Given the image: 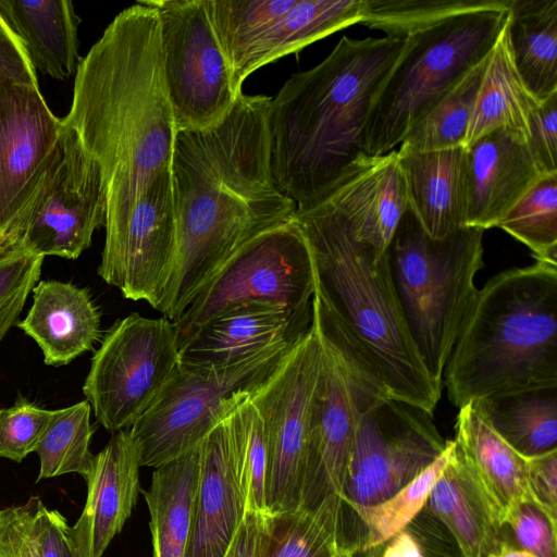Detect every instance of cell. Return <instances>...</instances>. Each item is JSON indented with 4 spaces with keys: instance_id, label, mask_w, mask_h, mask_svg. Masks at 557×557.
<instances>
[{
    "instance_id": "24",
    "label": "cell",
    "mask_w": 557,
    "mask_h": 557,
    "mask_svg": "<svg viewBox=\"0 0 557 557\" xmlns=\"http://www.w3.org/2000/svg\"><path fill=\"white\" fill-rule=\"evenodd\" d=\"M247 512L226 421L201 442V466L185 557H224Z\"/></svg>"
},
{
    "instance_id": "21",
    "label": "cell",
    "mask_w": 557,
    "mask_h": 557,
    "mask_svg": "<svg viewBox=\"0 0 557 557\" xmlns=\"http://www.w3.org/2000/svg\"><path fill=\"white\" fill-rule=\"evenodd\" d=\"M140 450L129 429L116 432L94 457L84 510L72 527L75 545L101 557L131 516L139 492Z\"/></svg>"
},
{
    "instance_id": "31",
    "label": "cell",
    "mask_w": 557,
    "mask_h": 557,
    "mask_svg": "<svg viewBox=\"0 0 557 557\" xmlns=\"http://www.w3.org/2000/svg\"><path fill=\"white\" fill-rule=\"evenodd\" d=\"M539 102L516 70L505 25L486 58L466 146L498 128L518 132L528 139L530 119Z\"/></svg>"
},
{
    "instance_id": "7",
    "label": "cell",
    "mask_w": 557,
    "mask_h": 557,
    "mask_svg": "<svg viewBox=\"0 0 557 557\" xmlns=\"http://www.w3.org/2000/svg\"><path fill=\"white\" fill-rule=\"evenodd\" d=\"M483 234L462 227L433 238L408 209L387 248L404 315L417 349L433 380L443 372L473 307L483 268Z\"/></svg>"
},
{
    "instance_id": "5",
    "label": "cell",
    "mask_w": 557,
    "mask_h": 557,
    "mask_svg": "<svg viewBox=\"0 0 557 557\" xmlns=\"http://www.w3.org/2000/svg\"><path fill=\"white\" fill-rule=\"evenodd\" d=\"M443 385L458 409L492 396L557 387V264L509 269L479 289Z\"/></svg>"
},
{
    "instance_id": "38",
    "label": "cell",
    "mask_w": 557,
    "mask_h": 557,
    "mask_svg": "<svg viewBox=\"0 0 557 557\" xmlns=\"http://www.w3.org/2000/svg\"><path fill=\"white\" fill-rule=\"evenodd\" d=\"M496 227L525 245L535 261L557 264V173L543 175Z\"/></svg>"
},
{
    "instance_id": "23",
    "label": "cell",
    "mask_w": 557,
    "mask_h": 557,
    "mask_svg": "<svg viewBox=\"0 0 557 557\" xmlns=\"http://www.w3.org/2000/svg\"><path fill=\"white\" fill-rule=\"evenodd\" d=\"M455 446L499 528L519 504L532 503L527 459L488 423L474 401L459 408Z\"/></svg>"
},
{
    "instance_id": "12",
    "label": "cell",
    "mask_w": 557,
    "mask_h": 557,
    "mask_svg": "<svg viewBox=\"0 0 557 557\" xmlns=\"http://www.w3.org/2000/svg\"><path fill=\"white\" fill-rule=\"evenodd\" d=\"M234 87L253 71L360 23L364 0H205Z\"/></svg>"
},
{
    "instance_id": "10",
    "label": "cell",
    "mask_w": 557,
    "mask_h": 557,
    "mask_svg": "<svg viewBox=\"0 0 557 557\" xmlns=\"http://www.w3.org/2000/svg\"><path fill=\"white\" fill-rule=\"evenodd\" d=\"M61 122L59 150L4 243L42 258L76 259L106 223L107 194L98 161Z\"/></svg>"
},
{
    "instance_id": "39",
    "label": "cell",
    "mask_w": 557,
    "mask_h": 557,
    "mask_svg": "<svg viewBox=\"0 0 557 557\" xmlns=\"http://www.w3.org/2000/svg\"><path fill=\"white\" fill-rule=\"evenodd\" d=\"M497 0H364L360 24L403 38L447 17L486 8Z\"/></svg>"
},
{
    "instance_id": "32",
    "label": "cell",
    "mask_w": 557,
    "mask_h": 557,
    "mask_svg": "<svg viewBox=\"0 0 557 557\" xmlns=\"http://www.w3.org/2000/svg\"><path fill=\"white\" fill-rule=\"evenodd\" d=\"M516 70L542 101L557 92V0H509L506 24Z\"/></svg>"
},
{
    "instance_id": "11",
    "label": "cell",
    "mask_w": 557,
    "mask_h": 557,
    "mask_svg": "<svg viewBox=\"0 0 557 557\" xmlns=\"http://www.w3.org/2000/svg\"><path fill=\"white\" fill-rule=\"evenodd\" d=\"M181 360L174 324L131 313L103 335L83 385L97 421L110 432L149 409Z\"/></svg>"
},
{
    "instance_id": "36",
    "label": "cell",
    "mask_w": 557,
    "mask_h": 557,
    "mask_svg": "<svg viewBox=\"0 0 557 557\" xmlns=\"http://www.w3.org/2000/svg\"><path fill=\"white\" fill-rule=\"evenodd\" d=\"M485 62L486 59L468 72L409 129L400 145L421 151L465 147Z\"/></svg>"
},
{
    "instance_id": "49",
    "label": "cell",
    "mask_w": 557,
    "mask_h": 557,
    "mask_svg": "<svg viewBox=\"0 0 557 557\" xmlns=\"http://www.w3.org/2000/svg\"><path fill=\"white\" fill-rule=\"evenodd\" d=\"M381 545L366 548L360 543H348L342 550L339 557H380Z\"/></svg>"
},
{
    "instance_id": "14",
    "label": "cell",
    "mask_w": 557,
    "mask_h": 557,
    "mask_svg": "<svg viewBox=\"0 0 557 557\" xmlns=\"http://www.w3.org/2000/svg\"><path fill=\"white\" fill-rule=\"evenodd\" d=\"M322 349L310 329L250 395L268 440L267 512L300 506Z\"/></svg>"
},
{
    "instance_id": "40",
    "label": "cell",
    "mask_w": 557,
    "mask_h": 557,
    "mask_svg": "<svg viewBox=\"0 0 557 557\" xmlns=\"http://www.w3.org/2000/svg\"><path fill=\"white\" fill-rule=\"evenodd\" d=\"M44 258L22 247L0 246V342L16 323L29 293L39 281Z\"/></svg>"
},
{
    "instance_id": "2",
    "label": "cell",
    "mask_w": 557,
    "mask_h": 557,
    "mask_svg": "<svg viewBox=\"0 0 557 557\" xmlns=\"http://www.w3.org/2000/svg\"><path fill=\"white\" fill-rule=\"evenodd\" d=\"M98 161L107 194L106 235L171 174L176 126L162 65L158 13L149 0L124 9L81 59L62 119Z\"/></svg>"
},
{
    "instance_id": "1",
    "label": "cell",
    "mask_w": 557,
    "mask_h": 557,
    "mask_svg": "<svg viewBox=\"0 0 557 557\" xmlns=\"http://www.w3.org/2000/svg\"><path fill=\"white\" fill-rule=\"evenodd\" d=\"M270 102L240 92L216 124L176 133L171 162L175 256L156 309L172 322L244 245L294 216L296 203L271 173Z\"/></svg>"
},
{
    "instance_id": "43",
    "label": "cell",
    "mask_w": 557,
    "mask_h": 557,
    "mask_svg": "<svg viewBox=\"0 0 557 557\" xmlns=\"http://www.w3.org/2000/svg\"><path fill=\"white\" fill-rule=\"evenodd\" d=\"M521 549L535 557H557L556 523L534 504L516 506L506 518Z\"/></svg>"
},
{
    "instance_id": "3",
    "label": "cell",
    "mask_w": 557,
    "mask_h": 557,
    "mask_svg": "<svg viewBox=\"0 0 557 557\" xmlns=\"http://www.w3.org/2000/svg\"><path fill=\"white\" fill-rule=\"evenodd\" d=\"M294 219L311 258L317 331L367 392L433 416L443 385L430 375L411 337L387 250L359 240L322 202L296 209Z\"/></svg>"
},
{
    "instance_id": "13",
    "label": "cell",
    "mask_w": 557,
    "mask_h": 557,
    "mask_svg": "<svg viewBox=\"0 0 557 557\" xmlns=\"http://www.w3.org/2000/svg\"><path fill=\"white\" fill-rule=\"evenodd\" d=\"M158 13L163 75L177 132L220 122L242 92L205 0H149Z\"/></svg>"
},
{
    "instance_id": "19",
    "label": "cell",
    "mask_w": 557,
    "mask_h": 557,
    "mask_svg": "<svg viewBox=\"0 0 557 557\" xmlns=\"http://www.w3.org/2000/svg\"><path fill=\"white\" fill-rule=\"evenodd\" d=\"M466 226L496 227L507 212L545 174L525 137L498 128L465 147Z\"/></svg>"
},
{
    "instance_id": "34",
    "label": "cell",
    "mask_w": 557,
    "mask_h": 557,
    "mask_svg": "<svg viewBox=\"0 0 557 557\" xmlns=\"http://www.w3.org/2000/svg\"><path fill=\"white\" fill-rule=\"evenodd\" d=\"M90 413L87 400L52 410L36 449L40 461L37 481L66 473H78L84 479L89 474L95 457L89 448L95 432Z\"/></svg>"
},
{
    "instance_id": "35",
    "label": "cell",
    "mask_w": 557,
    "mask_h": 557,
    "mask_svg": "<svg viewBox=\"0 0 557 557\" xmlns=\"http://www.w3.org/2000/svg\"><path fill=\"white\" fill-rule=\"evenodd\" d=\"M454 449V441H447L444 450L430 466L382 503L350 508L364 525L366 535L360 543L363 547L384 544L416 518L426 505L431 490L450 460Z\"/></svg>"
},
{
    "instance_id": "17",
    "label": "cell",
    "mask_w": 557,
    "mask_h": 557,
    "mask_svg": "<svg viewBox=\"0 0 557 557\" xmlns=\"http://www.w3.org/2000/svg\"><path fill=\"white\" fill-rule=\"evenodd\" d=\"M175 246L170 174L148 189L117 231L106 235L98 274L125 298L157 309L172 272Z\"/></svg>"
},
{
    "instance_id": "48",
    "label": "cell",
    "mask_w": 557,
    "mask_h": 557,
    "mask_svg": "<svg viewBox=\"0 0 557 557\" xmlns=\"http://www.w3.org/2000/svg\"><path fill=\"white\" fill-rule=\"evenodd\" d=\"M258 513L247 511L224 557H253Z\"/></svg>"
},
{
    "instance_id": "27",
    "label": "cell",
    "mask_w": 557,
    "mask_h": 557,
    "mask_svg": "<svg viewBox=\"0 0 557 557\" xmlns=\"http://www.w3.org/2000/svg\"><path fill=\"white\" fill-rule=\"evenodd\" d=\"M0 20L23 46L34 70L55 79L76 73L81 18L67 0H0Z\"/></svg>"
},
{
    "instance_id": "25",
    "label": "cell",
    "mask_w": 557,
    "mask_h": 557,
    "mask_svg": "<svg viewBox=\"0 0 557 557\" xmlns=\"http://www.w3.org/2000/svg\"><path fill=\"white\" fill-rule=\"evenodd\" d=\"M408 209L424 232L444 238L466 226V149L397 150Z\"/></svg>"
},
{
    "instance_id": "51",
    "label": "cell",
    "mask_w": 557,
    "mask_h": 557,
    "mask_svg": "<svg viewBox=\"0 0 557 557\" xmlns=\"http://www.w3.org/2000/svg\"><path fill=\"white\" fill-rule=\"evenodd\" d=\"M74 542V541H73ZM75 554L74 557H88L83 550H81L75 544Z\"/></svg>"
},
{
    "instance_id": "15",
    "label": "cell",
    "mask_w": 557,
    "mask_h": 557,
    "mask_svg": "<svg viewBox=\"0 0 557 557\" xmlns=\"http://www.w3.org/2000/svg\"><path fill=\"white\" fill-rule=\"evenodd\" d=\"M433 416L370 396L360 414L341 503L372 506L412 481L444 450Z\"/></svg>"
},
{
    "instance_id": "22",
    "label": "cell",
    "mask_w": 557,
    "mask_h": 557,
    "mask_svg": "<svg viewBox=\"0 0 557 557\" xmlns=\"http://www.w3.org/2000/svg\"><path fill=\"white\" fill-rule=\"evenodd\" d=\"M312 324V305L293 309L267 302L234 307L210 321L181 352V362L218 366L301 337Z\"/></svg>"
},
{
    "instance_id": "16",
    "label": "cell",
    "mask_w": 557,
    "mask_h": 557,
    "mask_svg": "<svg viewBox=\"0 0 557 557\" xmlns=\"http://www.w3.org/2000/svg\"><path fill=\"white\" fill-rule=\"evenodd\" d=\"M317 334L322 363L299 506L305 510L317 509L330 497L341 500L359 418L367 399L374 396L356 380L338 349Z\"/></svg>"
},
{
    "instance_id": "29",
    "label": "cell",
    "mask_w": 557,
    "mask_h": 557,
    "mask_svg": "<svg viewBox=\"0 0 557 557\" xmlns=\"http://www.w3.org/2000/svg\"><path fill=\"white\" fill-rule=\"evenodd\" d=\"M426 504L425 508L455 540L461 557H491L495 554L502 528L474 485L456 446Z\"/></svg>"
},
{
    "instance_id": "20",
    "label": "cell",
    "mask_w": 557,
    "mask_h": 557,
    "mask_svg": "<svg viewBox=\"0 0 557 557\" xmlns=\"http://www.w3.org/2000/svg\"><path fill=\"white\" fill-rule=\"evenodd\" d=\"M317 202L339 213L359 240L386 251L408 210L397 150L380 156L361 152Z\"/></svg>"
},
{
    "instance_id": "37",
    "label": "cell",
    "mask_w": 557,
    "mask_h": 557,
    "mask_svg": "<svg viewBox=\"0 0 557 557\" xmlns=\"http://www.w3.org/2000/svg\"><path fill=\"white\" fill-rule=\"evenodd\" d=\"M237 482L247 511L267 512L268 440L262 419L249 399L225 420Z\"/></svg>"
},
{
    "instance_id": "18",
    "label": "cell",
    "mask_w": 557,
    "mask_h": 557,
    "mask_svg": "<svg viewBox=\"0 0 557 557\" xmlns=\"http://www.w3.org/2000/svg\"><path fill=\"white\" fill-rule=\"evenodd\" d=\"M61 129L37 82L0 83V246L55 157Z\"/></svg>"
},
{
    "instance_id": "4",
    "label": "cell",
    "mask_w": 557,
    "mask_h": 557,
    "mask_svg": "<svg viewBox=\"0 0 557 557\" xmlns=\"http://www.w3.org/2000/svg\"><path fill=\"white\" fill-rule=\"evenodd\" d=\"M406 39L342 37L314 67L293 74L268 112L271 173L297 209L317 202L362 151L373 100Z\"/></svg>"
},
{
    "instance_id": "47",
    "label": "cell",
    "mask_w": 557,
    "mask_h": 557,
    "mask_svg": "<svg viewBox=\"0 0 557 557\" xmlns=\"http://www.w3.org/2000/svg\"><path fill=\"white\" fill-rule=\"evenodd\" d=\"M8 79L37 82L23 46L0 20V83Z\"/></svg>"
},
{
    "instance_id": "45",
    "label": "cell",
    "mask_w": 557,
    "mask_h": 557,
    "mask_svg": "<svg viewBox=\"0 0 557 557\" xmlns=\"http://www.w3.org/2000/svg\"><path fill=\"white\" fill-rule=\"evenodd\" d=\"M532 503L557 522V450L527 458Z\"/></svg>"
},
{
    "instance_id": "30",
    "label": "cell",
    "mask_w": 557,
    "mask_h": 557,
    "mask_svg": "<svg viewBox=\"0 0 557 557\" xmlns=\"http://www.w3.org/2000/svg\"><path fill=\"white\" fill-rule=\"evenodd\" d=\"M346 544L343 504L337 497L326 498L314 510L257 516L253 557H339Z\"/></svg>"
},
{
    "instance_id": "26",
    "label": "cell",
    "mask_w": 557,
    "mask_h": 557,
    "mask_svg": "<svg viewBox=\"0 0 557 557\" xmlns=\"http://www.w3.org/2000/svg\"><path fill=\"white\" fill-rule=\"evenodd\" d=\"M33 304L17 326L32 337L48 366H64L99 339L100 313L85 288L55 280L40 281Z\"/></svg>"
},
{
    "instance_id": "6",
    "label": "cell",
    "mask_w": 557,
    "mask_h": 557,
    "mask_svg": "<svg viewBox=\"0 0 557 557\" xmlns=\"http://www.w3.org/2000/svg\"><path fill=\"white\" fill-rule=\"evenodd\" d=\"M509 0L460 13L406 37L380 87L362 134V151L385 154L473 67L482 63L508 18Z\"/></svg>"
},
{
    "instance_id": "44",
    "label": "cell",
    "mask_w": 557,
    "mask_h": 557,
    "mask_svg": "<svg viewBox=\"0 0 557 557\" xmlns=\"http://www.w3.org/2000/svg\"><path fill=\"white\" fill-rule=\"evenodd\" d=\"M527 143L543 174L557 173V92L534 109Z\"/></svg>"
},
{
    "instance_id": "50",
    "label": "cell",
    "mask_w": 557,
    "mask_h": 557,
    "mask_svg": "<svg viewBox=\"0 0 557 557\" xmlns=\"http://www.w3.org/2000/svg\"><path fill=\"white\" fill-rule=\"evenodd\" d=\"M491 557H535V556H533L532 554H530L523 549L513 548L507 542L500 541L497 550Z\"/></svg>"
},
{
    "instance_id": "33",
    "label": "cell",
    "mask_w": 557,
    "mask_h": 557,
    "mask_svg": "<svg viewBox=\"0 0 557 557\" xmlns=\"http://www.w3.org/2000/svg\"><path fill=\"white\" fill-rule=\"evenodd\" d=\"M492 428L521 456L557 450V387L474 401Z\"/></svg>"
},
{
    "instance_id": "9",
    "label": "cell",
    "mask_w": 557,
    "mask_h": 557,
    "mask_svg": "<svg viewBox=\"0 0 557 557\" xmlns=\"http://www.w3.org/2000/svg\"><path fill=\"white\" fill-rule=\"evenodd\" d=\"M311 258L294 216L249 240L203 286L173 322L180 352L223 312L248 302L310 307Z\"/></svg>"
},
{
    "instance_id": "8",
    "label": "cell",
    "mask_w": 557,
    "mask_h": 557,
    "mask_svg": "<svg viewBox=\"0 0 557 557\" xmlns=\"http://www.w3.org/2000/svg\"><path fill=\"white\" fill-rule=\"evenodd\" d=\"M298 339L225 364L180 361L152 405L129 429L139 446L140 466L157 468L198 446L249 399Z\"/></svg>"
},
{
    "instance_id": "46",
    "label": "cell",
    "mask_w": 557,
    "mask_h": 557,
    "mask_svg": "<svg viewBox=\"0 0 557 557\" xmlns=\"http://www.w3.org/2000/svg\"><path fill=\"white\" fill-rule=\"evenodd\" d=\"M29 502L0 509V557H33L28 523Z\"/></svg>"
},
{
    "instance_id": "41",
    "label": "cell",
    "mask_w": 557,
    "mask_h": 557,
    "mask_svg": "<svg viewBox=\"0 0 557 557\" xmlns=\"http://www.w3.org/2000/svg\"><path fill=\"white\" fill-rule=\"evenodd\" d=\"M51 413L22 397L0 409V458L21 462L36 451Z\"/></svg>"
},
{
    "instance_id": "42",
    "label": "cell",
    "mask_w": 557,
    "mask_h": 557,
    "mask_svg": "<svg viewBox=\"0 0 557 557\" xmlns=\"http://www.w3.org/2000/svg\"><path fill=\"white\" fill-rule=\"evenodd\" d=\"M29 502V541L33 557H74L72 527L54 509L47 508L40 498Z\"/></svg>"
},
{
    "instance_id": "28",
    "label": "cell",
    "mask_w": 557,
    "mask_h": 557,
    "mask_svg": "<svg viewBox=\"0 0 557 557\" xmlns=\"http://www.w3.org/2000/svg\"><path fill=\"white\" fill-rule=\"evenodd\" d=\"M201 466V443L157 468L144 491L154 557H185Z\"/></svg>"
}]
</instances>
